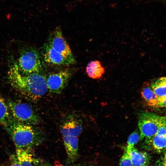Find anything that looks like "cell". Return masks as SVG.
Listing matches in <instances>:
<instances>
[{"label": "cell", "mask_w": 166, "mask_h": 166, "mask_svg": "<svg viewBox=\"0 0 166 166\" xmlns=\"http://www.w3.org/2000/svg\"><path fill=\"white\" fill-rule=\"evenodd\" d=\"M8 75L12 86L32 102L38 101L48 91L46 77L41 73L24 74L15 64L10 68Z\"/></svg>", "instance_id": "obj_1"}, {"label": "cell", "mask_w": 166, "mask_h": 166, "mask_svg": "<svg viewBox=\"0 0 166 166\" xmlns=\"http://www.w3.org/2000/svg\"><path fill=\"white\" fill-rule=\"evenodd\" d=\"M7 130L16 148L30 149L40 144L45 138L44 134L39 129L14 120Z\"/></svg>", "instance_id": "obj_2"}, {"label": "cell", "mask_w": 166, "mask_h": 166, "mask_svg": "<svg viewBox=\"0 0 166 166\" xmlns=\"http://www.w3.org/2000/svg\"><path fill=\"white\" fill-rule=\"evenodd\" d=\"M17 64L20 71L25 74L41 73L43 69V61L41 55L37 49L32 47L22 51Z\"/></svg>", "instance_id": "obj_3"}, {"label": "cell", "mask_w": 166, "mask_h": 166, "mask_svg": "<svg viewBox=\"0 0 166 166\" xmlns=\"http://www.w3.org/2000/svg\"><path fill=\"white\" fill-rule=\"evenodd\" d=\"M7 104L11 115L15 121L33 126L39 123V116L28 103L10 101Z\"/></svg>", "instance_id": "obj_4"}, {"label": "cell", "mask_w": 166, "mask_h": 166, "mask_svg": "<svg viewBox=\"0 0 166 166\" xmlns=\"http://www.w3.org/2000/svg\"><path fill=\"white\" fill-rule=\"evenodd\" d=\"M165 120V117L159 116L153 113H140L138 121L140 140L144 138L148 140H150L156 134L161 124Z\"/></svg>", "instance_id": "obj_5"}, {"label": "cell", "mask_w": 166, "mask_h": 166, "mask_svg": "<svg viewBox=\"0 0 166 166\" xmlns=\"http://www.w3.org/2000/svg\"><path fill=\"white\" fill-rule=\"evenodd\" d=\"M72 73L69 69L53 73L46 77L48 90L56 94L60 93L67 86Z\"/></svg>", "instance_id": "obj_6"}, {"label": "cell", "mask_w": 166, "mask_h": 166, "mask_svg": "<svg viewBox=\"0 0 166 166\" xmlns=\"http://www.w3.org/2000/svg\"><path fill=\"white\" fill-rule=\"evenodd\" d=\"M42 54L44 61L51 65L68 66L76 62L74 57L65 56L54 50L46 42L42 48Z\"/></svg>", "instance_id": "obj_7"}, {"label": "cell", "mask_w": 166, "mask_h": 166, "mask_svg": "<svg viewBox=\"0 0 166 166\" xmlns=\"http://www.w3.org/2000/svg\"><path fill=\"white\" fill-rule=\"evenodd\" d=\"M46 43L54 50L65 56L74 57L60 27H57L51 33Z\"/></svg>", "instance_id": "obj_8"}, {"label": "cell", "mask_w": 166, "mask_h": 166, "mask_svg": "<svg viewBox=\"0 0 166 166\" xmlns=\"http://www.w3.org/2000/svg\"><path fill=\"white\" fill-rule=\"evenodd\" d=\"M82 130L81 120L73 117H69L62 124L60 128V131L62 137H78Z\"/></svg>", "instance_id": "obj_9"}, {"label": "cell", "mask_w": 166, "mask_h": 166, "mask_svg": "<svg viewBox=\"0 0 166 166\" xmlns=\"http://www.w3.org/2000/svg\"><path fill=\"white\" fill-rule=\"evenodd\" d=\"M78 137L63 136L65 148L69 160L73 162L76 160L78 155Z\"/></svg>", "instance_id": "obj_10"}, {"label": "cell", "mask_w": 166, "mask_h": 166, "mask_svg": "<svg viewBox=\"0 0 166 166\" xmlns=\"http://www.w3.org/2000/svg\"><path fill=\"white\" fill-rule=\"evenodd\" d=\"M129 153L133 166H146L150 161V157L145 152L140 151L134 146L126 148L125 149Z\"/></svg>", "instance_id": "obj_11"}, {"label": "cell", "mask_w": 166, "mask_h": 166, "mask_svg": "<svg viewBox=\"0 0 166 166\" xmlns=\"http://www.w3.org/2000/svg\"><path fill=\"white\" fill-rule=\"evenodd\" d=\"M141 96L148 106L156 108L159 97L153 92L148 82H145L143 85L141 90Z\"/></svg>", "instance_id": "obj_12"}, {"label": "cell", "mask_w": 166, "mask_h": 166, "mask_svg": "<svg viewBox=\"0 0 166 166\" xmlns=\"http://www.w3.org/2000/svg\"><path fill=\"white\" fill-rule=\"evenodd\" d=\"M7 104L0 96V123L7 130L14 121Z\"/></svg>", "instance_id": "obj_13"}, {"label": "cell", "mask_w": 166, "mask_h": 166, "mask_svg": "<svg viewBox=\"0 0 166 166\" xmlns=\"http://www.w3.org/2000/svg\"><path fill=\"white\" fill-rule=\"evenodd\" d=\"M86 72L88 76L94 79H99L105 72V69L100 62L97 60L90 61L86 67Z\"/></svg>", "instance_id": "obj_14"}, {"label": "cell", "mask_w": 166, "mask_h": 166, "mask_svg": "<svg viewBox=\"0 0 166 166\" xmlns=\"http://www.w3.org/2000/svg\"><path fill=\"white\" fill-rule=\"evenodd\" d=\"M30 149L16 148V156L21 166H33L34 159Z\"/></svg>", "instance_id": "obj_15"}, {"label": "cell", "mask_w": 166, "mask_h": 166, "mask_svg": "<svg viewBox=\"0 0 166 166\" xmlns=\"http://www.w3.org/2000/svg\"><path fill=\"white\" fill-rule=\"evenodd\" d=\"M151 85L153 92L158 97L166 95V77L157 79L152 81Z\"/></svg>", "instance_id": "obj_16"}, {"label": "cell", "mask_w": 166, "mask_h": 166, "mask_svg": "<svg viewBox=\"0 0 166 166\" xmlns=\"http://www.w3.org/2000/svg\"><path fill=\"white\" fill-rule=\"evenodd\" d=\"M149 140L156 150L160 151L166 147V136L156 134Z\"/></svg>", "instance_id": "obj_17"}, {"label": "cell", "mask_w": 166, "mask_h": 166, "mask_svg": "<svg viewBox=\"0 0 166 166\" xmlns=\"http://www.w3.org/2000/svg\"><path fill=\"white\" fill-rule=\"evenodd\" d=\"M140 140V135L136 132L135 131L129 136L127 141V148H130L134 146Z\"/></svg>", "instance_id": "obj_18"}, {"label": "cell", "mask_w": 166, "mask_h": 166, "mask_svg": "<svg viewBox=\"0 0 166 166\" xmlns=\"http://www.w3.org/2000/svg\"><path fill=\"white\" fill-rule=\"evenodd\" d=\"M120 166H132V162L128 152L125 150L119 162Z\"/></svg>", "instance_id": "obj_19"}, {"label": "cell", "mask_w": 166, "mask_h": 166, "mask_svg": "<svg viewBox=\"0 0 166 166\" xmlns=\"http://www.w3.org/2000/svg\"><path fill=\"white\" fill-rule=\"evenodd\" d=\"M156 134L166 136V119L161 124Z\"/></svg>", "instance_id": "obj_20"}, {"label": "cell", "mask_w": 166, "mask_h": 166, "mask_svg": "<svg viewBox=\"0 0 166 166\" xmlns=\"http://www.w3.org/2000/svg\"><path fill=\"white\" fill-rule=\"evenodd\" d=\"M166 108V95L159 97L156 108Z\"/></svg>", "instance_id": "obj_21"}, {"label": "cell", "mask_w": 166, "mask_h": 166, "mask_svg": "<svg viewBox=\"0 0 166 166\" xmlns=\"http://www.w3.org/2000/svg\"><path fill=\"white\" fill-rule=\"evenodd\" d=\"M11 160L10 166H21L16 155L12 156Z\"/></svg>", "instance_id": "obj_22"}, {"label": "cell", "mask_w": 166, "mask_h": 166, "mask_svg": "<svg viewBox=\"0 0 166 166\" xmlns=\"http://www.w3.org/2000/svg\"><path fill=\"white\" fill-rule=\"evenodd\" d=\"M33 166H50L46 163H40L37 160L34 159Z\"/></svg>", "instance_id": "obj_23"}, {"label": "cell", "mask_w": 166, "mask_h": 166, "mask_svg": "<svg viewBox=\"0 0 166 166\" xmlns=\"http://www.w3.org/2000/svg\"><path fill=\"white\" fill-rule=\"evenodd\" d=\"M158 166H166V162L164 160L160 162Z\"/></svg>", "instance_id": "obj_24"}, {"label": "cell", "mask_w": 166, "mask_h": 166, "mask_svg": "<svg viewBox=\"0 0 166 166\" xmlns=\"http://www.w3.org/2000/svg\"><path fill=\"white\" fill-rule=\"evenodd\" d=\"M164 160L166 162V151L165 152Z\"/></svg>", "instance_id": "obj_25"}, {"label": "cell", "mask_w": 166, "mask_h": 166, "mask_svg": "<svg viewBox=\"0 0 166 166\" xmlns=\"http://www.w3.org/2000/svg\"><path fill=\"white\" fill-rule=\"evenodd\" d=\"M146 166H148V165H146Z\"/></svg>", "instance_id": "obj_26"}, {"label": "cell", "mask_w": 166, "mask_h": 166, "mask_svg": "<svg viewBox=\"0 0 166 166\" xmlns=\"http://www.w3.org/2000/svg\"><path fill=\"white\" fill-rule=\"evenodd\" d=\"M165 118H166V117H165Z\"/></svg>", "instance_id": "obj_27"}, {"label": "cell", "mask_w": 166, "mask_h": 166, "mask_svg": "<svg viewBox=\"0 0 166 166\" xmlns=\"http://www.w3.org/2000/svg\"></svg>", "instance_id": "obj_28"}]
</instances>
